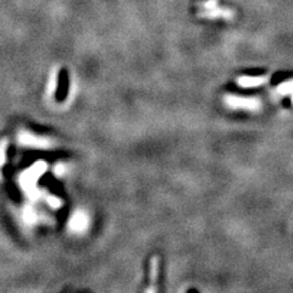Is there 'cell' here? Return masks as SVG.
I'll return each instance as SVG.
<instances>
[{"mask_svg":"<svg viewBox=\"0 0 293 293\" xmlns=\"http://www.w3.org/2000/svg\"><path fill=\"white\" fill-rule=\"evenodd\" d=\"M199 16L210 20L224 18L230 21L236 16V12L231 9L219 6V0H203L199 3Z\"/></svg>","mask_w":293,"mask_h":293,"instance_id":"cell-1","label":"cell"},{"mask_svg":"<svg viewBox=\"0 0 293 293\" xmlns=\"http://www.w3.org/2000/svg\"><path fill=\"white\" fill-rule=\"evenodd\" d=\"M224 103L231 109L248 110V112H258L261 108V101L258 98L239 97V95L227 94L224 97Z\"/></svg>","mask_w":293,"mask_h":293,"instance_id":"cell-2","label":"cell"},{"mask_svg":"<svg viewBox=\"0 0 293 293\" xmlns=\"http://www.w3.org/2000/svg\"><path fill=\"white\" fill-rule=\"evenodd\" d=\"M160 269V259L158 255H154L149 263V283H148L144 293H158V279Z\"/></svg>","mask_w":293,"mask_h":293,"instance_id":"cell-3","label":"cell"},{"mask_svg":"<svg viewBox=\"0 0 293 293\" xmlns=\"http://www.w3.org/2000/svg\"><path fill=\"white\" fill-rule=\"evenodd\" d=\"M269 81L268 76H259V77H251V76H241L237 79V83L243 88H251V87H259V86L264 85Z\"/></svg>","mask_w":293,"mask_h":293,"instance_id":"cell-4","label":"cell"},{"mask_svg":"<svg viewBox=\"0 0 293 293\" xmlns=\"http://www.w3.org/2000/svg\"><path fill=\"white\" fill-rule=\"evenodd\" d=\"M275 93L277 95H280V97L289 95V97H291L292 103H293V79H289V81H285V82L280 83V85L275 88Z\"/></svg>","mask_w":293,"mask_h":293,"instance_id":"cell-5","label":"cell"}]
</instances>
